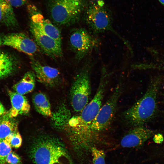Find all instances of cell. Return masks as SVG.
Listing matches in <instances>:
<instances>
[{"label": "cell", "mask_w": 164, "mask_h": 164, "mask_svg": "<svg viewBox=\"0 0 164 164\" xmlns=\"http://www.w3.org/2000/svg\"><path fill=\"white\" fill-rule=\"evenodd\" d=\"M109 77L106 69L103 67L98 87L94 97L84 108L80 116H74L68 121L66 129L74 139L81 142L87 141L88 129L102 107Z\"/></svg>", "instance_id": "1"}, {"label": "cell", "mask_w": 164, "mask_h": 164, "mask_svg": "<svg viewBox=\"0 0 164 164\" xmlns=\"http://www.w3.org/2000/svg\"><path fill=\"white\" fill-rule=\"evenodd\" d=\"M30 155L34 164H74L62 142L50 136L36 138L31 145Z\"/></svg>", "instance_id": "2"}, {"label": "cell", "mask_w": 164, "mask_h": 164, "mask_svg": "<svg viewBox=\"0 0 164 164\" xmlns=\"http://www.w3.org/2000/svg\"><path fill=\"white\" fill-rule=\"evenodd\" d=\"M160 83L159 77L152 80L144 95L123 112V118L126 123L134 127L143 125L154 117L157 110Z\"/></svg>", "instance_id": "3"}, {"label": "cell", "mask_w": 164, "mask_h": 164, "mask_svg": "<svg viewBox=\"0 0 164 164\" xmlns=\"http://www.w3.org/2000/svg\"><path fill=\"white\" fill-rule=\"evenodd\" d=\"M122 90V86L120 84L118 85L111 96L101 107L88 129L87 134L89 140L97 146L105 147L109 144L103 135L114 117L118 101Z\"/></svg>", "instance_id": "4"}, {"label": "cell", "mask_w": 164, "mask_h": 164, "mask_svg": "<svg viewBox=\"0 0 164 164\" xmlns=\"http://www.w3.org/2000/svg\"><path fill=\"white\" fill-rule=\"evenodd\" d=\"M84 19L89 31L93 34L111 32L119 38L130 51L132 50L127 41L113 28L112 14L103 0L91 1L84 10Z\"/></svg>", "instance_id": "5"}, {"label": "cell", "mask_w": 164, "mask_h": 164, "mask_svg": "<svg viewBox=\"0 0 164 164\" xmlns=\"http://www.w3.org/2000/svg\"><path fill=\"white\" fill-rule=\"evenodd\" d=\"M85 7L84 0H49L48 9L53 22L60 26L76 23Z\"/></svg>", "instance_id": "6"}, {"label": "cell", "mask_w": 164, "mask_h": 164, "mask_svg": "<svg viewBox=\"0 0 164 164\" xmlns=\"http://www.w3.org/2000/svg\"><path fill=\"white\" fill-rule=\"evenodd\" d=\"M92 64L86 62L76 76L70 92L71 105L76 112H81L88 104L91 91V73Z\"/></svg>", "instance_id": "7"}, {"label": "cell", "mask_w": 164, "mask_h": 164, "mask_svg": "<svg viewBox=\"0 0 164 164\" xmlns=\"http://www.w3.org/2000/svg\"><path fill=\"white\" fill-rule=\"evenodd\" d=\"M92 34L83 28L74 29L71 31L69 44L78 61L82 60L97 47L98 40Z\"/></svg>", "instance_id": "8"}, {"label": "cell", "mask_w": 164, "mask_h": 164, "mask_svg": "<svg viewBox=\"0 0 164 164\" xmlns=\"http://www.w3.org/2000/svg\"><path fill=\"white\" fill-rule=\"evenodd\" d=\"M4 46L13 48L30 56L35 54L39 47L34 41L22 33L0 36V47Z\"/></svg>", "instance_id": "9"}, {"label": "cell", "mask_w": 164, "mask_h": 164, "mask_svg": "<svg viewBox=\"0 0 164 164\" xmlns=\"http://www.w3.org/2000/svg\"><path fill=\"white\" fill-rule=\"evenodd\" d=\"M27 9L29 22L41 31L61 44V36L59 29L49 20L45 18L35 5L28 4Z\"/></svg>", "instance_id": "10"}, {"label": "cell", "mask_w": 164, "mask_h": 164, "mask_svg": "<svg viewBox=\"0 0 164 164\" xmlns=\"http://www.w3.org/2000/svg\"><path fill=\"white\" fill-rule=\"evenodd\" d=\"M29 29L34 41L46 54L54 59L62 56L61 44L41 31L30 22Z\"/></svg>", "instance_id": "11"}, {"label": "cell", "mask_w": 164, "mask_h": 164, "mask_svg": "<svg viewBox=\"0 0 164 164\" xmlns=\"http://www.w3.org/2000/svg\"><path fill=\"white\" fill-rule=\"evenodd\" d=\"M30 65L36 77L39 82L48 86H53L60 81L61 74L57 69L41 64L32 58Z\"/></svg>", "instance_id": "12"}, {"label": "cell", "mask_w": 164, "mask_h": 164, "mask_svg": "<svg viewBox=\"0 0 164 164\" xmlns=\"http://www.w3.org/2000/svg\"><path fill=\"white\" fill-rule=\"evenodd\" d=\"M154 134L153 131L143 125L134 127L123 136L120 145L125 148L138 147L143 145Z\"/></svg>", "instance_id": "13"}, {"label": "cell", "mask_w": 164, "mask_h": 164, "mask_svg": "<svg viewBox=\"0 0 164 164\" xmlns=\"http://www.w3.org/2000/svg\"><path fill=\"white\" fill-rule=\"evenodd\" d=\"M8 93L12 105L8 113L9 118H13L19 114L29 113L30 106L25 96L9 90L8 91Z\"/></svg>", "instance_id": "14"}, {"label": "cell", "mask_w": 164, "mask_h": 164, "mask_svg": "<svg viewBox=\"0 0 164 164\" xmlns=\"http://www.w3.org/2000/svg\"><path fill=\"white\" fill-rule=\"evenodd\" d=\"M0 23L9 27L18 25L13 7L6 0H0Z\"/></svg>", "instance_id": "15"}, {"label": "cell", "mask_w": 164, "mask_h": 164, "mask_svg": "<svg viewBox=\"0 0 164 164\" xmlns=\"http://www.w3.org/2000/svg\"><path fill=\"white\" fill-rule=\"evenodd\" d=\"M35 78L33 72L28 71L20 81L13 86V89L16 92L22 95L31 92L35 87Z\"/></svg>", "instance_id": "16"}, {"label": "cell", "mask_w": 164, "mask_h": 164, "mask_svg": "<svg viewBox=\"0 0 164 164\" xmlns=\"http://www.w3.org/2000/svg\"><path fill=\"white\" fill-rule=\"evenodd\" d=\"M32 101L38 113L46 117H53L51 105L45 94L41 92L35 93L33 95Z\"/></svg>", "instance_id": "17"}, {"label": "cell", "mask_w": 164, "mask_h": 164, "mask_svg": "<svg viewBox=\"0 0 164 164\" xmlns=\"http://www.w3.org/2000/svg\"><path fill=\"white\" fill-rule=\"evenodd\" d=\"M15 59L10 55L0 51V79L13 74L17 68Z\"/></svg>", "instance_id": "18"}, {"label": "cell", "mask_w": 164, "mask_h": 164, "mask_svg": "<svg viewBox=\"0 0 164 164\" xmlns=\"http://www.w3.org/2000/svg\"><path fill=\"white\" fill-rule=\"evenodd\" d=\"M17 131V125L15 122L8 119L3 120L0 122V141L5 140Z\"/></svg>", "instance_id": "19"}, {"label": "cell", "mask_w": 164, "mask_h": 164, "mask_svg": "<svg viewBox=\"0 0 164 164\" xmlns=\"http://www.w3.org/2000/svg\"><path fill=\"white\" fill-rule=\"evenodd\" d=\"M104 150L101 148L93 147L91 149L92 164H106V155Z\"/></svg>", "instance_id": "20"}, {"label": "cell", "mask_w": 164, "mask_h": 164, "mask_svg": "<svg viewBox=\"0 0 164 164\" xmlns=\"http://www.w3.org/2000/svg\"><path fill=\"white\" fill-rule=\"evenodd\" d=\"M12 151V147L5 140L0 141V164L6 163V159Z\"/></svg>", "instance_id": "21"}, {"label": "cell", "mask_w": 164, "mask_h": 164, "mask_svg": "<svg viewBox=\"0 0 164 164\" xmlns=\"http://www.w3.org/2000/svg\"><path fill=\"white\" fill-rule=\"evenodd\" d=\"M5 140L9 144L11 147L15 149L19 148L22 144V137L18 131L8 136Z\"/></svg>", "instance_id": "22"}, {"label": "cell", "mask_w": 164, "mask_h": 164, "mask_svg": "<svg viewBox=\"0 0 164 164\" xmlns=\"http://www.w3.org/2000/svg\"><path fill=\"white\" fill-rule=\"evenodd\" d=\"M21 162V159L19 155L12 151L9 154L6 159V163L8 164H19Z\"/></svg>", "instance_id": "23"}, {"label": "cell", "mask_w": 164, "mask_h": 164, "mask_svg": "<svg viewBox=\"0 0 164 164\" xmlns=\"http://www.w3.org/2000/svg\"><path fill=\"white\" fill-rule=\"evenodd\" d=\"M12 7H19L24 5L27 0H6Z\"/></svg>", "instance_id": "24"}, {"label": "cell", "mask_w": 164, "mask_h": 164, "mask_svg": "<svg viewBox=\"0 0 164 164\" xmlns=\"http://www.w3.org/2000/svg\"><path fill=\"white\" fill-rule=\"evenodd\" d=\"M163 136L160 134L156 135H155L154 138V141L156 143H161L163 141Z\"/></svg>", "instance_id": "25"}, {"label": "cell", "mask_w": 164, "mask_h": 164, "mask_svg": "<svg viewBox=\"0 0 164 164\" xmlns=\"http://www.w3.org/2000/svg\"><path fill=\"white\" fill-rule=\"evenodd\" d=\"M6 112V110L3 104L0 102V117L4 115Z\"/></svg>", "instance_id": "26"}, {"label": "cell", "mask_w": 164, "mask_h": 164, "mask_svg": "<svg viewBox=\"0 0 164 164\" xmlns=\"http://www.w3.org/2000/svg\"><path fill=\"white\" fill-rule=\"evenodd\" d=\"M160 3L163 5H164V0H158Z\"/></svg>", "instance_id": "27"}]
</instances>
